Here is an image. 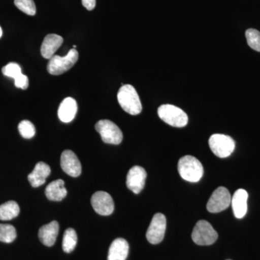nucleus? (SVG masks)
<instances>
[{
    "instance_id": "f257e3e1",
    "label": "nucleus",
    "mask_w": 260,
    "mask_h": 260,
    "mask_svg": "<svg viewBox=\"0 0 260 260\" xmlns=\"http://www.w3.org/2000/svg\"><path fill=\"white\" fill-rule=\"evenodd\" d=\"M118 102L123 110L131 115H138L142 112L141 102L138 92L131 85H123L117 94Z\"/></svg>"
},
{
    "instance_id": "f03ea898",
    "label": "nucleus",
    "mask_w": 260,
    "mask_h": 260,
    "mask_svg": "<svg viewBox=\"0 0 260 260\" xmlns=\"http://www.w3.org/2000/svg\"><path fill=\"white\" fill-rule=\"evenodd\" d=\"M178 171L181 178L189 182H198L204 173L203 164L192 155H185L179 159Z\"/></svg>"
},
{
    "instance_id": "7ed1b4c3",
    "label": "nucleus",
    "mask_w": 260,
    "mask_h": 260,
    "mask_svg": "<svg viewBox=\"0 0 260 260\" xmlns=\"http://www.w3.org/2000/svg\"><path fill=\"white\" fill-rule=\"evenodd\" d=\"M79 54L75 49H70L67 55H54L49 59L47 70L49 74L59 75L71 69L78 60Z\"/></svg>"
},
{
    "instance_id": "20e7f679",
    "label": "nucleus",
    "mask_w": 260,
    "mask_h": 260,
    "mask_svg": "<svg viewBox=\"0 0 260 260\" xmlns=\"http://www.w3.org/2000/svg\"><path fill=\"white\" fill-rule=\"evenodd\" d=\"M158 114L162 121L175 127H184L188 123L187 114L180 108L171 104L160 106Z\"/></svg>"
},
{
    "instance_id": "39448f33",
    "label": "nucleus",
    "mask_w": 260,
    "mask_h": 260,
    "mask_svg": "<svg viewBox=\"0 0 260 260\" xmlns=\"http://www.w3.org/2000/svg\"><path fill=\"white\" fill-rule=\"evenodd\" d=\"M218 237V233L209 222L205 220H200L196 223L191 234L193 242L200 246L211 245L216 242Z\"/></svg>"
},
{
    "instance_id": "423d86ee",
    "label": "nucleus",
    "mask_w": 260,
    "mask_h": 260,
    "mask_svg": "<svg viewBox=\"0 0 260 260\" xmlns=\"http://www.w3.org/2000/svg\"><path fill=\"white\" fill-rule=\"evenodd\" d=\"M95 129L100 134L104 143L108 144L119 145L123 140L122 132L113 121L103 119L98 121Z\"/></svg>"
},
{
    "instance_id": "0eeeda50",
    "label": "nucleus",
    "mask_w": 260,
    "mask_h": 260,
    "mask_svg": "<svg viewBox=\"0 0 260 260\" xmlns=\"http://www.w3.org/2000/svg\"><path fill=\"white\" fill-rule=\"evenodd\" d=\"M209 146L212 152L219 158H227L235 149V142L230 136L222 134L212 135L209 139Z\"/></svg>"
},
{
    "instance_id": "6e6552de",
    "label": "nucleus",
    "mask_w": 260,
    "mask_h": 260,
    "mask_svg": "<svg viewBox=\"0 0 260 260\" xmlns=\"http://www.w3.org/2000/svg\"><path fill=\"white\" fill-rule=\"evenodd\" d=\"M232 203V196L227 188L220 186L213 191L207 204V210L212 213L227 209Z\"/></svg>"
},
{
    "instance_id": "1a4fd4ad",
    "label": "nucleus",
    "mask_w": 260,
    "mask_h": 260,
    "mask_svg": "<svg viewBox=\"0 0 260 260\" xmlns=\"http://www.w3.org/2000/svg\"><path fill=\"white\" fill-rule=\"evenodd\" d=\"M167 229V218L162 213L154 215L146 233V238L152 244H158L164 240Z\"/></svg>"
},
{
    "instance_id": "9d476101",
    "label": "nucleus",
    "mask_w": 260,
    "mask_h": 260,
    "mask_svg": "<svg viewBox=\"0 0 260 260\" xmlns=\"http://www.w3.org/2000/svg\"><path fill=\"white\" fill-rule=\"evenodd\" d=\"M91 205L94 210L101 215L107 216L114 212V200L106 191H99L94 193L91 197Z\"/></svg>"
},
{
    "instance_id": "9b49d317",
    "label": "nucleus",
    "mask_w": 260,
    "mask_h": 260,
    "mask_svg": "<svg viewBox=\"0 0 260 260\" xmlns=\"http://www.w3.org/2000/svg\"><path fill=\"white\" fill-rule=\"evenodd\" d=\"M146 177V171L143 167L139 166L132 167L126 176V186L135 194H139L144 188Z\"/></svg>"
},
{
    "instance_id": "f8f14e48",
    "label": "nucleus",
    "mask_w": 260,
    "mask_h": 260,
    "mask_svg": "<svg viewBox=\"0 0 260 260\" xmlns=\"http://www.w3.org/2000/svg\"><path fill=\"white\" fill-rule=\"evenodd\" d=\"M61 167L70 177H78L81 174L82 167L79 159L70 150H64L61 153Z\"/></svg>"
},
{
    "instance_id": "ddd939ff",
    "label": "nucleus",
    "mask_w": 260,
    "mask_h": 260,
    "mask_svg": "<svg viewBox=\"0 0 260 260\" xmlns=\"http://www.w3.org/2000/svg\"><path fill=\"white\" fill-rule=\"evenodd\" d=\"M2 71L5 76L15 80V85L16 88L22 90H25L28 88V78L22 73L21 68L17 63L10 62L5 65Z\"/></svg>"
},
{
    "instance_id": "4468645a",
    "label": "nucleus",
    "mask_w": 260,
    "mask_h": 260,
    "mask_svg": "<svg viewBox=\"0 0 260 260\" xmlns=\"http://www.w3.org/2000/svg\"><path fill=\"white\" fill-rule=\"evenodd\" d=\"M64 42V39L57 34H49L44 38L41 47V53L43 57L50 59L55 55V52Z\"/></svg>"
},
{
    "instance_id": "2eb2a0df",
    "label": "nucleus",
    "mask_w": 260,
    "mask_h": 260,
    "mask_svg": "<svg viewBox=\"0 0 260 260\" xmlns=\"http://www.w3.org/2000/svg\"><path fill=\"white\" fill-rule=\"evenodd\" d=\"M247 191L239 189L235 191L232 198L233 211L236 218L241 219L245 216L247 212Z\"/></svg>"
},
{
    "instance_id": "dca6fc26",
    "label": "nucleus",
    "mask_w": 260,
    "mask_h": 260,
    "mask_svg": "<svg viewBox=\"0 0 260 260\" xmlns=\"http://www.w3.org/2000/svg\"><path fill=\"white\" fill-rule=\"evenodd\" d=\"M51 169L44 162H37L32 172L28 176L29 182L34 187H39L46 182V179L50 175Z\"/></svg>"
},
{
    "instance_id": "f3484780",
    "label": "nucleus",
    "mask_w": 260,
    "mask_h": 260,
    "mask_svg": "<svg viewBox=\"0 0 260 260\" xmlns=\"http://www.w3.org/2000/svg\"><path fill=\"white\" fill-rule=\"evenodd\" d=\"M78 112V104L74 99L68 97L62 101L58 109V116L62 122L69 123L75 119Z\"/></svg>"
},
{
    "instance_id": "a211bd4d",
    "label": "nucleus",
    "mask_w": 260,
    "mask_h": 260,
    "mask_svg": "<svg viewBox=\"0 0 260 260\" xmlns=\"http://www.w3.org/2000/svg\"><path fill=\"white\" fill-rule=\"evenodd\" d=\"M59 234V223L57 221H51V223L43 225L39 232V240L44 245L51 246L54 245Z\"/></svg>"
},
{
    "instance_id": "6ab92c4d",
    "label": "nucleus",
    "mask_w": 260,
    "mask_h": 260,
    "mask_svg": "<svg viewBox=\"0 0 260 260\" xmlns=\"http://www.w3.org/2000/svg\"><path fill=\"white\" fill-rule=\"evenodd\" d=\"M129 253V244L125 239L118 238L111 244L108 260H126Z\"/></svg>"
},
{
    "instance_id": "aec40b11",
    "label": "nucleus",
    "mask_w": 260,
    "mask_h": 260,
    "mask_svg": "<svg viewBox=\"0 0 260 260\" xmlns=\"http://www.w3.org/2000/svg\"><path fill=\"white\" fill-rule=\"evenodd\" d=\"M68 194L64 186V181L62 179H57L51 182L45 189L47 198L51 201H61Z\"/></svg>"
},
{
    "instance_id": "412c9836",
    "label": "nucleus",
    "mask_w": 260,
    "mask_h": 260,
    "mask_svg": "<svg viewBox=\"0 0 260 260\" xmlns=\"http://www.w3.org/2000/svg\"><path fill=\"white\" fill-rule=\"evenodd\" d=\"M20 213V207L15 201H8L0 205V220H10Z\"/></svg>"
},
{
    "instance_id": "4be33fe9",
    "label": "nucleus",
    "mask_w": 260,
    "mask_h": 260,
    "mask_svg": "<svg viewBox=\"0 0 260 260\" xmlns=\"http://www.w3.org/2000/svg\"><path fill=\"white\" fill-rule=\"evenodd\" d=\"M78 242V235L74 229L69 228L64 232L62 241V249L64 252L70 253L74 250Z\"/></svg>"
},
{
    "instance_id": "5701e85b",
    "label": "nucleus",
    "mask_w": 260,
    "mask_h": 260,
    "mask_svg": "<svg viewBox=\"0 0 260 260\" xmlns=\"http://www.w3.org/2000/svg\"><path fill=\"white\" fill-rule=\"evenodd\" d=\"M17 237L16 230L10 224H0V242L11 243Z\"/></svg>"
},
{
    "instance_id": "b1692460",
    "label": "nucleus",
    "mask_w": 260,
    "mask_h": 260,
    "mask_svg": "<svg viewBox=\"0 0 260 260\" xmlns=\"http://www.w3.org/2000/svg\"><path fill=\"white\" fill-rule=\"evenodd\" d=\"M246 41L251 49L260 52V32L256 29L249 28L246 31Z\"/></svg>"
},
{
    "instance_id": "393cba45",
    "label": "nucleus",
    "mask_w": 260,
    "mask_h": 260,
    "mask_svg": "<svg viewBox=\"0 0 260 260\" xmlns=\"http://www.w3.org/2000/svg\"><path fill=\"white\" fill-rule=\"evenodd\" d=\"M14 3L15 6L25 14L30 16L36 15L37 8L34 0H15Z\"/></svg>"
},
{
    "instance_id": "a878e982",
    "label": "nucleus",
    "mask_w": 260,
    "mask_h": 260,
    "mask_svg": "<svg viewBox=\"0 0 260 260\" xmlns=\"http://www.w3.org/2000/svg\"><path fill=\"white\" fill-rule=\"evenodd\" d=\"M18 130L21 136L25 139H30L36 134L35 126L28 120L20 121Z\"/></svg>"
},
{
    "instance_id": "bb28decb",
    "label": "nucleus",
    "mask_w": 260,
    "mask_h": 260,
    "mask_svg": "<svg viewBox=\"0 0 260 260\" xmlns=\"http://www.w3.org/2000/svg\"><path fill=\"white\" fill-rule=\"evenodd\" d=\"M82 4L88 10H93L95 8V0H82Z\"/></svg>"
},
{
    "instance_id": "cd10ccee",
    "label": "nucleus",
    "mask_w": 260,
    "mask_h": 260,
    "mask_svg": "<svg viewBox=\"0 0 260 260\" xmlns=\"http://www.w3.org/2000/svg\"><path fill=\"white\" fill-rule=\"evenodd\" d=\"M3 36V30H2L1 27H0V38Z\"/></svg>"
}]
</instances>
